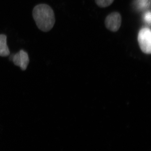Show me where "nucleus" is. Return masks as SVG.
I'll return each instance as SVG.
<instances>
[{"label": "nucleus", "mask_w": 151, "mask_h": 151, "mask_svg": "<svg viewBox=\"0 0 151 151\" xmlns=\"http://www.w3.org/2000/svg\"><path fill=\"white\" fill-rule=\"evenodd\" d=\"M138 42L141 50L150 54L151 52V32L148 28H142L138 35Z\"/></svg>", "instance_id": "f03ea898"}, {"label": "nucleus", "mask_w": 151, "mask_h": 151, "mask_svg": "<svg viewBox=\"0 0 151 151\" xmlns=\"http://www.w3.org/2000/svg\"><path fill=\"white\" fill-rule=\"evenodd\" d=\"M135 2L139 9H144L150 6V0H135Z\"/></svg>", "instance_id": "423d86ee"}, {"label": "nucleus", "mask_w": 151, "mask_h": 151, "mask_svg": "<svg viewBox=\"0 0 151 151\" xmlns=\"http://www.w3.org/2000/svg\"><path fill=\"white\" fill-rule=\"evenodd\" d=\"M114 0H95V3L100 8H106L113 4Z\"/></svg>", "instance_id": "0eeeda50"}, {"label": "nucleus", "mask_w": 151, "mask_h": 151, "mask_svg": "<svg viewBox=\"0 0 151 151\" xmlns=\"http://www.w3.org/2000/svg\"><path fill=\"white\" fill-rule=\"evenodd\" d=\"M122 22V17L118 12H113L106 17L105 24L106 28L113 32L119 30Z\"/></svg>", "instance_id": "7ed1b4c3"}, {"label": "nucleus", "mask_w": 151, "mask_h": 151, "mask_svg": "<svg viewBox=\"0 0 151 151\" xmlns=\"http://www.w3.org/2000/svg\"><path fill=\"white\" fill-rule=\"evenodd\" d=\"M12 60L15 65L20 67L22 70H25L29 63L28 55L26 52L21 50L14 55Z\"/></svg>", "instance_id": "20e7f679"}, {"label": "nucleus", "mask_w": 151, "mask_h": 151, "mask_svg": "<svg viewBox=\"0 0 151 151\" xmlns=\"http://www.w3.org/2000/svg\"><path fill=\"white\" fill-rule=\"evenodd\" d=\"M144 19L145 21L148 24H149L150 25L151 20V14L150 12H147L144 16Z\"/></svg>", "instance_id": "6e6552de"}, {"label": "nucleus", "mask_w": 151, "mask_h": 151, "mask_svg": "<svg viewBox=\"0 0 151 151\" xmlns=\"http://www.w3.org/2000/svg\"><path fill=\"white\" fill-rule=\"evenodd\" d=\"M32 14L37 26L40 30L47 32L54 26L55 21L54 12L48 5L40 4L35 6Z\"/></svg>", "instance_id": "f257e3e1"}, {"label": "nucleus", "mask_w": 151, "mask_h": 151, "mask_svg": "<svg viewBox=\"0 0 151 151\" xmlns=\"http://www.w3.org/2000/svg\"><path fill=\"white\" fill-rule=\"evenodd\" d=\"M6 39V36L5 35H0V56L6 57L10 55Z\"/></svg>", "instance_id": "39448f33"}]
</instances>
